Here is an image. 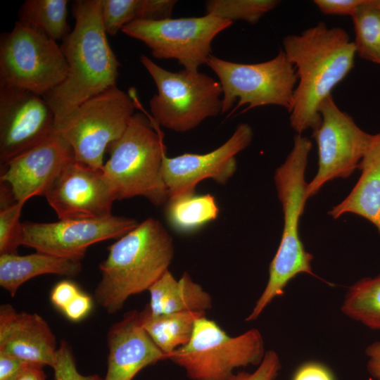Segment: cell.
Returning <instances> with one entry per match:
<instances>
[{
    "instance_id": "1",
    "label": "cell",
    "mask_w": 380,
    "mask_h": 380,
    "mask_svg": "<svg viewBox=\"0 0 380 380\" xmlns=\"http://www.w3.org/2000/svg\"><path fill=\"white\" fill-rule=\"evenodd\" d=\"M283 46L298 81L290 112L291 126L298 134L308 129L314 131L321 122L322 103L331 96L334 88L354 65V43L345 30L319 22L299 34L284 37Z\"/></svg>"
},
{
    "instance_id": "2",
    "label": "cell",
    "mask_w": 380,
    "mask_h": 380,
    "mask_svg": "<svg viewBox=\"0 0 380 380\" xmlns=\"http://www.w3.org/2000/svg\"><path fill=\"white\" fill-rule=\"evenodd\" d=\"M72 11L74 27L60 46L67 76L43 96L54 113L55 127L82 103L115 86L120 65L102 24L101 0L75 1Z\"/></svg>"
},
{
    "instance_id": "3",
    "label": "cell",
    "mask_w": 380,
    "mask_h": 380,
    "mask_svg": "<svg viewBox=\"0 0 380 380\" xmlns=\"http://www.w3.org/2000/svg\"><path fill=\"white\" fill-rule=\"evenodd\" d=\"M99 265L101 279L94 298L108 314L122 309L132 296L148 289L167 271L174 257L171 236L149 217L108 246Z\"/></svg>"
},
{
    "instance_id": "4",
    "label": "cell",
    "mask_w": 380,
    "mask_h": 380,
    "mask_svg": "<svg viewBox=\"0 0 380 380\" xmlns=\"http://www.w3.org/2000/svg\"><path fill=\"white\" fill-rule=\"evenodd\" d=\"M311 141L302 134L293 138V146L285 161L277 168L274 182L284 214L281 241L269 267V278L262 294L256 301L246 321L255 320L296 276L306 273L315 276L312 270L313 256L305 251L299 234L300 217L309 198L305 170Z\"/></svg>"
},
{
    "instance_id": "5",
    "label": "cell",
    "mask_w": 380,
    "mask_h": 380,
    "mask_svg": "<svg viewBox=\"0 0 380 380\" xmlns=\"http://www.w3.org/2000/svg\"><path fill=\"white\" fill-rule=\"evenodd\" d=\"M102 171L116 200L143 196L156 206L168 201L161 172L165 148L151 118L138 113L108 146Z\"/></svg>"
},
{
    "instance_id": "6",
    "label": "cell",
    "mask_w": 380,
    "mask_h": 380,
    "mask_svg": "<svg viewBox=\"0 0 380 380\" xmlns=\"http://www.w3.org/2000/svg\"><path fill=\"white\" fill-rule=\"evenodd\" d=\"M265 354L259 330L231 336L205 316L195 322L191 339L169 357L191 380H230L234 369L259 365Z\"/></svg>"
},
{
    "instance_id": "7",
    "label": "cell",
    "mask_w": 380,
    "mask_h": 380,
    "mask_svg": "<svg viewBox=\"0 0 380 380\" xmlns=\"http://www.w3.org/2000/svg\"><path fill=\"white\" fill-rule=\"evenodd\" d=\"M140 61L158 89L149 101L156 123L186 132L206 118L222 113V89L214 78L199 71H169L144 54Z\"/></svg>"
},
{
    "instance_id": "8",
    "label": "cell",
    "mask_w": 380,
    "mask_h": 380,
    "mask_svg": "<svg viewBox=\"0 0 380 380\" xmlns=\"http://www.w3.org/2000/svg\"><path fill=\"white\" fill-rule=\"evenodd\" d=\"M136 108L116 85L88 99L55 127L72 149L76 161L102 170L108 146L127 129Z\"/></svg>"
},
{
    "instance_id": "9",
    "label": "cell",
    "mask_w": 380,
    "mask_h": 380,
    "mask_svg": "<svg viewBox=\"0 0 380 380\" xmlns=\"http://www.w3.org/2000/svg\"><path fill=\"white\" fill-rule=\"evenodd\" d=\"M206 65L216 74L222 89V113L230 110L237 99L238 104L231 113L243 105L248 106L244 111L274 105L291 112L297 76L283 50L269 61L251 64L211 55Z\"/></svg>"
},
{
    "instance_id": "10",
    "label": "cell",
    "mask_w": 380,
    "mask_h": 380,
    "mask_svg": "<svg viewBox=\"0 0 380 380\" xmlns=\"http://www.w3.org/2000/svg\"><path fill=\"white\" fill-rule=\"evenodd\" d=\"M68 71L56 41L15 22L0 40V85L44 96L61 84Z\"/></svg>"
},
{
    "instance_id": "11",
    "label": "cell",
    "mask_w": 380,
    "mask_h": 380,
    "mask_svg": "<svg viewBox=\"0 0 380 380\" xmlns=\"http://www.w3.org/2000/svg\"><path fill=\"white\" fill-rule=\"evenodd\" d=\"M233 22L206 14L201 17L134 20L122 32L144 42L158 59H175L186 70L198 71L212 55L214 38Z\"/></svg>"
},
{
    "instance_id": "12",
    "label": "cell",
    "mask_w": 380,
    "mask_h": 380,
    "mask_svg": "<svg viewBox=\"0 0 380 380\" xmlns=\"http://www.w3.org/2000/svg\"><path fill=\"white\" fill-rule=\"evenodd\" d=\"M319 112L321 122L312 131L317 146L318 169L308 184V198L328 182L347 178L358 169L372 136L338 108L332 95L322 103Z\"/></svg>"
},
{
    "instance_id": "13",
    "label": "cell",
    "mask_w": 380,
    "mask_h": 380,
    "mask_svg": "<svg viewBox=\"0 0 380 380\" xmlns=\"http://www.w3.org/2000/svg\"><path fill=\"white\" fill-rule=\"evenodd\" d=\"M139 224L113 215L98 219H67L50 223L24 222L20 246L62 258L82 260L94 243L120 238Z\"/></svg>"
},
{
    "instance_id": "14",
    "label": "cell",
    "mask_w": 380,
    "mask_h": 380,
    "mask_svg": "<svg viewBox=\"0 0 380 380\" xmlns=\"http://www.w3.org/2000/svg\"><path fill=\"white\" fill-rule=\"evenodd\" d=\"M54 129V113L43 96L0 85L1 165L44 141Z\"/></svg>"
},
{
    "instance_id": "15",
    "label": "cell",
    "mask_w": 380,
    "mask_h": 380,
    "mask_svg": "<svg viewBox=\"0 0 380 380\" xmlns=\"http://www.w3.org/2000/svg\"><path fill=\"white\" fill-rule=\"evenodd\" d=\"M253 136L251 127L241 123L223 144L209 153H184L173 158L165 154L161 172L168 199L194 192L196 185L205 179L226 184L236 170V156L250 145Z\"/></svg>"
},
{
    "instance_id": "16",
    "label": "cell",
    "mask_w": 380,
    "mask_h": 380,
    "mask_svg": "<svg viewBox=\"0 0 380 380\" xmlns=\"http://www.w3.org/2000/svg\"><path fill=\"white\" fill-rule=\"evenodd\" d=\"M44 196L59 220L110 216L116 200L102 170L75 160L65 166Z\"/></svg>"
},
{
    "instance_id": "17",
    "label": "cell",
    "mask_w": 380,
    "mask_h": 380,
    "mask_svg": "<svg viewBox=\"0 0 380 380\" xmlns=\"http://www.w3.org/2000/svg\"><path fill=\"white\" fill-rule=\"evenodd\" d=\"M75 159L69 144L55 132L44 141L1 165V183L15 200L44 196L65 166Z\"/></svg>"
},
{
    "instance_id": "18",
    "label": "cell",
    "mask_w": 380,
    "mask_h": 380,
    "mask_svg": "<svg viewBox=\"0 0 380 380\" xmlns=\"http://www.w3.org/2000/svg\"><path fill=\"white\" fill-rule=\"evenodd\" d=\"M108 367L103 380H132L146 367L167 360L142 327L140 311L126 312L107 334Z\"/></svg>"
},
{
    "instance_id": "19",
    "label": "cell",
    "mask_w": 380,
    "mask_h": 380,
    "mask_svg": "<svg viewBox=\"0 0 380 380\" xmlns=\"http://www.w3.org/2000/svg\"><path fill=\"white\" fill-rule=\"evenodd\" d=\"M57 349L55 335L44 318L19 312L8 303L1 305L0 353L52 367Z\"/></svg>"
},
{
    "instance_id": "20",
    "label": "cell",
    "mask_w": 380,
    "mask_h": 380,
    "mask_svg": "<svg viewBox=\"0 0 380 380\" xmlns=\"http://www.w3.org/2000/svg\"><path fill=\"white\" fill-rule=\"evenodd\" d=\"M358 169L361 175L355 186L329 215L337 219L346 213L355 214L367 220L380 233V132L372 134Z\"/></svg>"
},
{
    "instance_id": "21",
    "label": "cell",
    "mask_w": 380,
    "mask_h": 380,
    "mask_svg": "<svg viewBox=\"0 0 380 380\" xmlns=\"http://www.w3.org/2000/svg\"><path fill=\"white\" fill-rule=\"evenodd\" d=\"M148 291L150 301L146 306L152 315L184 311L206 313L213 307L210 295L186 272L177 279L167 270Z\"/></svg>"
},
{
    "instance_id": "22",
    "label": "cell",
    "mask_w": 380,
    "mask_h": 380,
    "mask_svg": "<svg viewBox=\"0 0 380 380\" xmlns=\"http://www.w3.org/2000/svg\"><path fill=\"white\" fill-rule=\"evenodd\" d=\"M81 271V260L44 253L0 255V286L11 297H15L23 283L33 277L43 274L74 277Z\"/></svg>"
},
{
    "instance_id": "23",
    "label": "cell",
    "mask_w": 380,
    "mask_h": 380,
    "mask_svg": "<svg viewBox=\"0 0 380 380\" xmlns=\"http://www.w3.org/2000/svg\"><path fill=\"white\" fill-rule=\"evenodd\" d=\"M140 314L143 328L167 359L189 341L196 319L205 315L197 311L152 315L146 305Z\"/></svg>"
},
{
    "instance_id": "24",
    "label": "cell",
    "mask_w": 380,
    "mask_h": 380,
    "mask_svg": "<svg viewBox=\"0 0 380 380\" xmlns=\"http://www.w3.org/2000/svg\"><path fill=\"white\" fill-rule=\"evenodd\" d=\"M219 208L215 197L209 194L189 192L168 199L165 217L177 232H196L218 216Z\"/></svg>"
},
{
    "instance_id": "25",
    "label": "cell",
    "mask_w": 380,
    "mask_h": 380,
    "mask_svg": "<svg viewBox=\"0 0 380 380\" xmlns=\"http://www.w3.org/2000/svg\"><path fill=\"white\" fill-rule=\"evenodd\" d=\"M67 0H26L18 12V21L54 40H63L70 32L67 22Z\"/></svg>"
},
{
    "instance_id": "26",
    "label": "cell",
    "mask_w": 380,
    "mask_h": 380,
    "mask_svg": "<svg viewBox=\"0 0 380 380\" xmlns=\"http://www.w3.org/2000/svg\"><path fill=\"white\" fill-rule=\"evenodd\" d=\"M341 310L366 327L380 330V274L363 278L350 286Z\"/></svg>"
},
{
    "instance_id": "27",
    "label": "cell",
    "mask_w": 380,
    "mask_h": 380,
    "mask_svg": "<svg viewBox=\"0 0 380 380\" xmlns=\"http://www.w3.org/2000/svg\"><path fill=\"white\" fill-rule=\"evenodd\" d=\"M351 18L356 54L380 65V6L376 0H365Z\"/></svg>"
},
{
    "instance_id": "28",
    "label": "cell",
    "mask_w": 380,
    "mask_h": 380,
    "mask_svg": "<svg viewBox=\"0 0 380 380\" xmlns=\"http://www.w3.org/2000/svg\"><path fill=\"white\" fill-rule=\"evenodd\" d=\"M279 4L277 0H210L205 2V9L207 14L222 19L256 24Z\"/></svg>"
},
{
    "instance_id": "29",
    "label": "cell",
    "mask_w": 380,
    "mask_h": 380,
    "mask_svg": "<svg viewBox=\"0 0 380 380\" xmlns=\"http://www.w3.org/2000/svg\"><path fill=\"white\" fill-rule=\"evenodd\" d=\"M144 0H101V21L107 34L114 36L128 23L141 20Z\"/></svg>"
},
{
    "instance_id": "30",
    "label": "cell",
    "mask_w": 380,
    "mask_h": 380,
    "mask_svg": "<svg viewBox=\"0 0 380 380\" xmlns=\"http://www.w3.org/2000/svg\"><path fill=\"white\" fill-rule=\"evenodd\" d=\"M25 202H15L0 210V255L18 254L20 246L21 210Z\"/></svg>"
},
{
    "instance_id": "31",
    "label": "cell",
    "mask_w": 380,
    "mask_h": 380,
    "mask_svg": "<svg viewBox=\"0 0 380 380\" xmlns=\"http://www.w3.org/2000/svg\"><path fill=\"white\" fill-rule=\"evenodd\" d=\"M52 368L55 380H103L97 374L86 376L78 372L71 346L65 339L57 349Z\"/></svg>"
},
{
    "instance_id": "32",
    "label": "cell",
    "mask_w": 380,
    "mask_h": 380,
    "mask_svg": "<svg viewBox=\"0 0 380 380\" xmlns=\"http://www.w3.org/2000/svg\"><path fill=\"white\" fill-rule=\"evenodd\" d=\"M281 369L277 353L267 350L258 368L252 373L239 372L234 373L230 380H275Z\"/></svg>"
},
{
    "instance_id": "33",
    "label": "cell",
    "mask_w": 380,
    "mask_h": 380,
    "mask_svg": "<svg viewBox=\"0 0 380 380\" xmlns=\"http://www.w3.org/2000/svg\"><path fill=\"white\" fill-rule=\"evenodd\" d=\"M365 0H315L318 9L326 15L352 16Z\"/></svg>"
},
{
    "instance_id": "34",
    "label": "cell",
    "mask_w": 380,
    "mask_h": 380,
    "mask_svg": "<svg viewBox=\"0 0 380 380\" xmlns=\"http://www.w3.org/2000/svg\"><path fill=\"white\" fill-rule=\"evenodd\" d=\"M291 380H336L333 372L326 365L314 361L300 365Z\"/></svg>"
},
{
    "instance_id": "35",
    "label": "cell",
    "mask_w": 380,
    "mask_h": 380,
    "mask_svg": "<svg viewBox=\"0 0 380 380\" xmlns=\"http://www.w3.org/2000/svg\"><path fill=\"white\" fill-rule=\"evenodd\" d=\"M175 0H144L142 20H162L171 18Z\"/></svg>"
},
{
    "instance_id": "36",
    "label": "cell",
    "mask_w": 380,
    "mask_h": 380,
    "mask_svg": "<svg viewBox=\"0 0 380 380\" xmlns=\"http://www.w3.org/2000/svg\"><path fill=\"white\" fill-rule=\"evenodd\" d=\"M80 292L75 284L63 280L53 286L50 296L51 301L55 307L63 311Z\"/></svg>"
},
{
    "instance_id": "37",
    "label": "cell",
    "mask_w": 380,
    "mask_h": 380,
    "mask_svg": "<svg viewBox=\"0 0 380 380\" xmlns=\"http://www.w3.org/2000/svg\"><path fill=\"white\" fill-rule=\"evenodd\" d=\"M92 305V298L80 291L62 312L70 320L78 322L89 315Z\"/></svg>"
},
{
    "instance_id": "38",
    "label": "cell",
    "mask_w": 380,
    "mask_h": 380,
    "mask_svg": "<svg viewBox=\"0 0 380 380\" xmlns=\"http://www.w3.org/2000/svg\"><path fill=\"white\" fill-rule=\"evenodd\" d=\"M27 362L0 353V380H15Z\"/></svg>"
},
{
    "instance_id": "39",
    "label": "cell",
    "mask_w": 380,
    "mask_h": 380,
    "mask_svg": "<svg viewBox=\"0 0 380 380\" xmlns=\"http://www.w3.org/2000/svg\"><path fill=\"white\" fill-rule=\"evenodd\" d=\"M368 357L367 369L375 380H380V341L370 344L365 349Z\"/></svg>"
},
{
    "instance_id": "40",
    "label": "cell",
    "mask_w": 380,
    "mask_h": 380,
    "mask_svg": "<svg viewBox=\"0 0 380 380\" xmlns=\"http://www.w3.org/2000/svg\"><path fill=\"white\" fill-rule=\"evenodd\" d=\"M43 366L27 362L15 380H45Z\"/></svg>"
},
{
    "instance_id": "41",
    "label": "cell",
    "mask_w": 380,
    "mask_h": 380,
    "mask_svg": "<svg viewBox=\"0 0 380 380\" xmlns=\"http://www.w3.org/2000/svg\"><path fill=\"white\" fill-rule=\"evenodd\" d=\"M378 4L380 6V0H376Z\"/></svg>"
}]
</instances>
